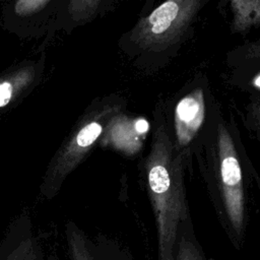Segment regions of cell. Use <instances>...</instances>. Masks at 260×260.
I'll return each mask as SVG.
<instances>
[{
	"label": "cell",
	"mask_w": 260,
	"mask_h": 260,
	"mask_svg": "<svg viewBox=\"0 0 260 260\" xmlns=\"http://www.w3.org/2000/svg\"><path fill=\"white\" fill-rule=\"evenodd\" d=\"M145 169L156 222L158 259L175 260L178 231L187 218V206L182 159L164 127L158 128L153 137Z\"/></svg>",
	"instance_id": "1"
},
{
	"label": "cell",
	"mask_w": 260,
	"mask_h": 260,
	"mask_svg": "<svg viewBox=\"0 0 260 260\" xmlns=\"http://www.w3.org/2000/svg\"><path fill=\"white\" fill-rule=\"evenodd\" d=\"M117 107L107 105L102 110L94 111L85 118L81 125L69 137L63 147L59 149L51 161L44 182L42 193L51 199L54 197L67 176L78 166L81 159L89 151L93 143L103 132L106 122L113 117Z\"/></svg>",
	"instance_id": "2"
},
{
	"label": "cell",
	"mask_w": 260,
	"mask_h": 260,
	"mask_svg": "<svg viewBox=\"0 0 260 260\" xmlns=\"http://www.w3.org/2000/svg\"><path fill=\"white\" fill-rule=\"evenodd\" d=\"M200 3L201 0L165 1L139 21L133 30V39L150 50L170 46L187 30Z\"/></svg>",
	"instance_id": "3"
},
{
	"label": "cell",
	"mask_w": 260,
	"mask_h": 260,
	"mask_svg": "<svg viewBox=\"0 0 260 260\" xmlns=\"http://www.w3.org/2000/svg\"><path fill=\"white\" fill-rule=\"evenodd\" d=\"M204 117L202 94L192 92L177 105L176 129L181 144H187L200 127Z\"/></svg>",
	"instance_id": "4"
},
{
	"label": "cell",
	"mask_w": 260,
	"mask_h": 260,
	"mask_svg": "<svg viewBox=\"0 0 260 260\" xmlns=\"http://www.w3.org/2000/svg\"><path fill=\"white\" fill-rule=\"evenodd\" d=\"M115 2L116 0H67L65 11L69 20L80 24L105 12Z\"/></svg>",
	"instance_id": "5"
},
{
	"label": "cell",
	"mask_w": 260,
	"mask_h": 260,
	"mask_svg": "<svg viewBox=\"0 0 260 260\" xmlns=\"http://www.w3.org/2000/svg\"><path fill=\"white\" fill-rule=\"evenodd\" d=\"M34 68H23L3 78L0 83V107L4 109L34 79Z\"/></svg>",
	"instance_id": "6"
},
{
	"label": "cell",
	"mask_w": 260,
	"mask_h": 260,
	"mask_svg": "<svg viewBox=\"0 0 260 260\" xmlns=\"http://www.w3.org/2000/svg\"><path fill=\"white\" fill-rule=\"evenodd\" d=\"M54 0H14L11 12L16 20H32L49 9Z\"/></svg>",
	"instance_id": "7"
},
{
	"label": "cell",
	"mask_w": 260,
	"mask_h": 260,
	"mask_svg": "<svg viewBox=\"0 0 260 260\" xmlns=\"http://www.w3.org/2000/svg\"><path fill=\"white\" fill-rule=\"evenodd\" d=\"M67 235L72 260H95L91 255L85 240L75 228H68Z\"/></svg>",
	"instance_id": "8"
},
{
	"label": "cell",
	"mask_w": 260,
	"mask_h": 260,
	"mask_svg": "<svg viewBox=\"0 0 260 260\" xmlns=\"http://www.w3.org/2000/svg\"><path fill=\"white\" fill-rule=\"evenodd\" d=\"M175 260H205L199 246L191 239L183 236L175 253Z\"/></svg>",
	"instance_id": "9"
},
{
	"label": "cell",
	"mask_w": 260,
	"mask_h": 260,
	"mask_svg": "<svg viewBox=\"0 0 260 260\" xmlns=\"http://www.w3.org/2000/svg\"><path fill=\"white\" fill-rule=\"evenodd\" d=\"M254 85L258 88H260V75H258L255 79H254Z\"/></svg>",
	"instance_id": "10"
},
{
	"label": "cell",
	"mask_w": 260,
	"mask_h": 260,
	"mask_svg": "<svg viewBox=\"0 0 260 260\" xmlns=\"http://www.w3.org/2000/svg\"><path fill=\"white\" fill-rule=\"evenodd\" d=\"M257 186H258V189L260 190V180L257 178Z\"/></svg>",
	"instance_id": "11"
}]
</instances>
